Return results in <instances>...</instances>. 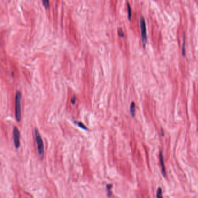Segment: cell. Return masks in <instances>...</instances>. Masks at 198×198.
<instances>
[{"label":"cell","instance_id":"5b68a950","mask_svg":"<svg viewBox=\"0 0 198 198\" xmlns=\"http://www.w3.org/2000/svg\"><path fill=\"white\" fill-rule=\"evenodd\" d=\"M160 165L162 167V173L163 174V176L166 177V169H165V166H164V163L163 161V154L162 152H160Z\"/></svg>","mask_w":198,"mask_h":198},{"label":"cell","instance_id":"ba28073f","mask_svg":"<svg viewBox=\"0 0 198 198\" xmlns=\"http://www.w3.org/2000/svg\"><path fill=\"white\" fill-rule=\"evenodd\" d=\"M43 4L44 6V7L47 9L49 7V0H43Z\"/></svg>","mask_w":198,"mask_h":198},{"label":"cell","instance_id":"8fae6325","mask_svg":"<svg viewBox=\"0 0 198 198\" xmlns=\"http://www.w3.org/2000/svg\"><path fill=\"white\" fill-rule=\"evenodd\" d=\"M77 123V125H78V126L80 127V128H83L84 130H87V127L84 125L82 123H81V122H78V123Z\"/></svg>","mask_w":198,"mask_h":198},{"label":"cell","instance_id":"7c38bea8","mask_svg":"<svg viewBox=\"0 0 198 198\" xmlns=\"http://www.w3.org/2000/svg\"><path fill=\"white\" fill-rule=\"evenodd\" d=\"M118 35H119V36H120V37H123L124 36L123 31L122 29H120V28L119 29V30H118Z\"/></svg>","mask_w":198,"mask_h":198},{"label":"cell","instance_id":"5bb4252c","mask_svg":"<svg viewBox=\"0 0 198 198\" xmlns=\"http://www.w3.org/2000/svg\"><path fill=\"white\" fill-rule=\"evenodd\" d=\"M76 96H73V98H71V104H75V103H76Z\"/></svg>","mask_w":198,"mask_h":198},{"label":"cell","instance_id":"6da1fadb","mask_svg":"<svg viewBox=\"0 0 198 198\" xmlns=\"http://www.w3.org/2000/svg\"><path fill=\"white\" fill-rule=\"evenodd\" d=\"M35 140L36 142V145H37V149L39 155L40 157V159L41 160H43L44 155V144L42 138L41 136L40 132L37 128H35Z\"/></svg>","mask_w":198,"mask_h":198},{"label":"cell","instance_id":"7a4b0ae2","mask_svg":"<svg viewBox=\"0 0 198 198\" xmlns=\"http://www.w3.org/2000/svg\"><path fill=\"white\" fill-rule=\"evenodd\" d=\"M22 95L20 91H18L16 94L15 97V117L16 121L19 122L21 119V102Z\"/></svg>","mask_w":198,"mask_h":198},{"label":"cell","instance_id":"9c48e42d","mask_svg":"<svg viewBox=\"0 0 198 198\" xmlns=\"http://www.w3.org/2000/svg\"><path fill=\"white\" fill-rule=\"evenodd\" d=\"M162 189L160 188H159L158 191H157V195H156V197L157 198H162Z\"/></svg>","mask_w":198,"mask_h":198},{"label":"cell","instance_id":"4fadbf2b","mask_svg":"<svg viewBox=\"0 0 198 198\" xmlns=\"http://www.w3.org/2000/svg\"><path fill=\"white\" fill-rule=\"evenodd\" d=\"M112 187V185H106V188H107V189H108V191H109V192H108V194H109V195H108V196H110V195H111V193H110L109 191H110V188H111Z\"/></svg>","mask_w":198,"mask_h":198},{"label":"cell","instance_id":"52a82bcc","mask_svg":"<svg viewBox=\"0 0 198 198\" xmlns=\"http://www.w3.org/2000/svg\"><path fill=\"white\" fill-rule=\"evenodd\" d=\"M127 9H128V19L130 21L131 18V9L130 7V4L127 3Z\"/></svg>","mask_w":198,"mask_h":198},{"label":"cell","instance_id":"3957f363","mask_svg":"<svg viewBox=\"0 0 198 198\" xmlns=\"http://www.w3.org/2000/svg\"><path fill=\"white\" fill-rule=\"evenodd\" d=\"M140 27H141V37L142 39V42L145 46L147 41V34H146L145 21L143 17H141L140 19Z\"/></svg>","mask_w":198,"mask_h":198},{"label":"cell","instance_id":"30bf717a","mask_svg":"<svg viewBox=\"0 0 198 198\" xmlns=\"http://www.w3.org/2000/svg\"><path fill=\"white\" fill-rule=\"evenodd\" d=\"M185 37H184V42H183V45H182V55L184 57L185 56Z\"/></svg>","mask_w":198,"mask_h":198},{"label":"cell","instance_id":"277c9868","mask_svg":"<svg viewBox=\"0 0 198 198\" xmlns=\"http://www.w3.org/2000/svg\"><path fill=\"white\" fill-rule=\"evenodd\" d=\"M13 140L15 147L18 149L20 147V132L16 127L13 128Z\"/></svg>","mask_w":198,"mask_h":198},{"label":"cell","instance_id":"8992f818","mask_svg":"<svg viewBox=\"0 0 198 198\" xmlns=\"http://www.w3.org/2000/svg\"><path fill=\"white\" fill-rule=\"evenodd\" d=\"M130 113L132 116V117H134L136 115V105H135V103L134 102H132L131 103L130 108Z\"/></svg>","mask_w":198,"mask_h":198}]
</instances>
